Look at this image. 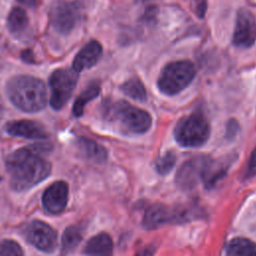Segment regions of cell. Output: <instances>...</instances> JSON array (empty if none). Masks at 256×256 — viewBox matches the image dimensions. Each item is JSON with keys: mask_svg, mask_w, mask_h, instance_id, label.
Instances as JSON below:
<instances>
[{"mask_svg": "<svg viewBox=\"0 0 256 256\" xmlns=\"http://www.w3.org/2000/svg\"><path fill=\"white\" fill-rule=\"evenodd\" d=\"M41 150L40 147H24L8 155L6 168L15 190H27L50 174L51 165L41 155Z\"/></svg>", "mask_w": 256, "mask_h": 256, "instance_id": "1", "label": "cell"}, {"mask_svg": "<svg viewBox=\"0 0 256 256\" xmlns=\"http://www.w3.org/2000/svg\"><path fill=\"white\" fill-rule=\"evenodd\" d=\"M6 92L12 104L24 112H38L47 104V89L44 82L30 75L10 78Z\"/></svg>", "mask_w": 256, "mask_h": 256, "instance_id": "2", "label": "cell"}, {"mask_svg": "<svg viewBox=\"0 0 256 256\" xmlns=\"http://www.w3.org/2000/svg\"><path fill=\"white\" fill-rule=\"evenodd\" d=\"M209 136V122L200 111H194L181 118L174 127V138L182 147H200L207 142Z\"/></svg>", "mask_w": 256, "mask_h": 256, "instance_id": "3", "label": "cell"}, {"mask_svg": "<svg viewBox=\"0 0 256 256\" xmlns=\"http://www.w3.org/2000/svg\"><path fill=\"white\" fill-rule=\"evenodd\" d=\"M107 116L110 121L116 122L127 132L143 134L152 125L151 115L126 101H118L107 107Z\"/></svg>", "mask_w": 256, "mask_h": 256, "instance_id": "4", "label": "cell"}, {"mask_svg": "<svg viewBox=\"0 0 256 256\" xmlns=\"http://www.w3.org/2000/svg\"><path fill=\"white\" fill-rule=\"evenodd\" d=\"M195 77V67L188 60L168 63L157 79L159 90L165 95H176L187 88Z\"/></svg>", "mask_w": 256, "mask_h": 256, "instance_id": "5", "label": "cell"}, {"mask_svg": "<svg viewBox=\"0 0 256 256\" xmlns=\"http://www.w3.org/2000/svg\"><path fill=\"white\" fill-rule=\"evenodd\" d=\"M78 81V73L73 69L60 68L49 78V104L54 110H60L69 101Z\"/></svg>", "mask_w": 256, "mask_h": 256, "instance_id": "6", "label": "cell"}, {"mask_svg": "<svg viewBox=\"0 0 256 256\" xmlns=\"http://www.w3.org/2000/svg\"><path fill=\"white\" fill-rule=\"evenodd\" d=\"M81 18L80 6L72 1H56L50 8L49 20L54 30L62 35L69 34Z\"/></svg>", "mask_w": 256, "mask_h": 256, "instance_id": "7", "label": "cell"}, {"mask_svg": "<svg viewBox=\"0 0 256 256\" xmlns=\"http://www.w3.org/2000/svg\"><path fill=\"white\" fill-rule=\"evenodd\" d=\"M189 219V211L185 208H171L164 204H153L147 208L142 224L147 230L156 229L171 222H181Z\"/></svg>", "mask_w": 256, "mask_h": 256, "instance_id": "8", "label": "cell"}, {"mask_svg": "<svg viewBox=\"0 0 256 256\" xmlns=\"http://www.w3.org/2000/svg\"><path fill=\"white\" fill-rule=\"evenodd\" d=\"M25 237L37 249L49 253L54 251L57 245V234L47 223L33 220L25 229Z\"/></svg>", "mask_w": 256, "mask_h": 256, "instance_id": "9", "label": "cell"}, {"mask_svg": "<svg viewBox=\"0 0 256 256\" xmlns=\"http://www.w3.org/2000/svg\"><path fill=\"white\" fill-rule=\"evenodd\" d=\"M256 41V21L252 12L246 8L238 10L232 42L238 48H249Z\"/></svg>", "mask_w": 256, "mask_h": 256, "instance_id": "10", "label": "cell"}, {"mask_svg": "<svg viewBox=\"0 0 256 256\" xmlns=\"http://www.w3.org/2000/svg\"><path fill=\"white\" fill-rule=\"evenodd\" d=\"M209 160V157L201 155L184 162L176 174L177 185L184 190L194 188L203 180L204 172Z\"/></svg>", "mask_w": 256, "mask_h": 256, "instance_id": "11", "label": "cell"}, {"mask_svg": "<svg viewBox=\"0 0 256 256\" xmlns=\"http://www.w3.org/2000/svg\"><path fill=\"white\" fill-rule=\"evenodd\" d=\"M69 188L65 181L59 180L48 186L42 195V204L50 214H60L66 208Z\"/></svg>", "mask_w": 256, "mask_h": 256, "instance_id": "12", "label": "cell"}, {"mask_svg": "<svg viewBox=\"0 0 256 256\" xmlns=\"http://www.w3.org/2000/svg\"><path fill=\"white\" fill-rule=\"evenodd\" d=\"M5 130L8 134L27 139H45L48 136L44 125L35 120L21 119L12 120L5 124Z\"/></svg>", "mask_w": 256, "mask_h": 256, "instance_id": "13", "label": "cell"}, {"mask_svg": "<svg viewBox=\"0 0 256 256\" xmlns=\"http://www.w3.org/2000/svg\"><path fill=\"white\" fill-rule=\"evenodd\" d=\"M102 46L96 40H91L86 43L76 54L73 60L72 69L76 72H82L94 66L102 55Z\"/></svg>", "mask_w": 256, "mask_h": 256, "instance_id": "14", "label": "cell"}, {"mask_svg": "<svg viewBox=\"0 0 256 256\" xmlns=\"http://www.w3.org/2000/svg\"><path fill=\"white\" fill-rule=\"evenodd\" d=\"M84 253L86 256H112V238L105 232L91 237L84 247Z\"/></svg>", "mask_w": 256, "mask_h": 256, "instance_id": "15", "label": "cell"}, {"mask_svg": "<svg viewBox=\"0 0 256 256\" xmlns=\"http://www.w3.org/2000/svg\"><path fill=\"white\" fill-rule=\"evenodd\" d=\"M7 28L16 37L24 35L29 28V18L26 11L20 7L13 8L7 17Z\"/></svg>", "mask_w": 256, "mask_h": 256, "instance_id": "16", "label": "cell"}, {"mask_svg": "<svg viewBox=\"0 0 256 256\" xmlns=\"http://www.w3.org/2000/svg\"><path fill=\"white\" fill-rule=\"evenodd\" d=\"M77 144L80 152L89 160L97 163H102L107 159L106 149L94 140L81 137L78 139Z\"/></svg>", "mask_w": 256, "mask_h": 256, "instance_id": "17", "label": "cell"}, {"mask_svg": "<svg viewBox=\"0 0 256 256\" xmlns=\"http://www.w3.org/2000/svg\"><path fill=\"white\" fill-rule=\"evenodd\" d=\"M227 256H256V243L244 237L233 238L226 248Z\"/></svg>", "mask_w": 256, "mask_h": 256, "instance_id": "18", "label": "cell"}, {"mask_svg": "<svg viewBox=\"0 0 256 256\" xmlns=\"http://www.w3.org/2000/svg\"><path fill=\"white\" fill-rule=\"evenodd\" d=\"M100 93V84L97 81L89 83V85L82 91V93L76 98L73 104V114L75 117L82 116L84 108L88 102L96 98Z\"/></svg>", "mask_w": 256, "mask_h": 256, "instance_id": "19", "label": "cell"}, {"mask_svg": "<svg viewBox=\"0 0 256 256\" xmlns=\"http://www.w3.org/2000/svg\"><path fill=\"white\" fill-rule=\"evenodd\" d=\"M121 90L123 91L124 94H126L128 97L139 100V101H144L146 100V90L141 82L140 79L136 77H132L125 81L121 85Z\"/></svg>", "mask_w": 256, "mask_h": 256, "instance_id": "20", "label": "cell"}, {"mask_svg": "<svg viewBox=\"0 0 256 256\" xmlns=\"http://www.w3.org/2000/svg\"><path fill=\"white\" fill-rule=\"evenodd\" d=\"M82 233L77 226H69L62 235V250L65 253L72 252L81 242Z\"/></svg>", "mask_w": 256, "mask_h": 256, "instance_id": "21", "label": "cell"}, {"mask_svg": "<svg viewBox=\"0 0 256 256\" xmlns=\"http://www.w3.org/2000/svg\"><path fill=\"white\" fill-rule=\"evenodd\" d=\"M176 162V156L173 152H166L164 155L159 157L155 163L156 170L159 174L165 175L171 171Z\"/></svg>", "mask_w": 256, "mask_h": 256, "instance_id": "22", "label": "cell"}, {"mask_svg": "<svg viewBox=\"0 0 256 256\" xmlns=\"http://www.w3.org/2000/svg\"><path fill=\"white\" fill-rule=\"evenodd\" d=\"M0 256H23L21 246L13 240L0 242Z\"/></svg>", "mask_w": 256, "mask_h": 256, "instance_id": "23", "label": "cell"}, {"mask_svg": "<svg viewBox=\"0 0 256 256\" xmlns=\"http://www.w3.org/2000/svg\"><path fill=\"white\" fill-rule=\"evenodd\" d=\"M244 176H245V178H251V177L256 176V147L254 148V150L251 153Z\"/></svg>", "mask_w": 256, "mask_h": 256, "instance_id": "24", "label": "cell"}, {"mask_svg": "<svg viewBox=\"0 0 256 256\" xmlns=\"http://www.w3.org/2000/svg\"><path fill=\"white\" fill-rule=\"evenodd\" d=\"M155 252V247L153 246H146L139 250L135 256H153Z\"/></svg>", "mask_w": 256, "mask_h": 256, "instance_id": "25", "label": "cell"}, {"mask_svg": "<svg viewBox=\"0 0 256 256\" xmlns=\"http://www.w3.org/2000/svg\"><path fill=\"white\" fill-rule=\"evenodd\" d=\"M19 3L23 4V5H26V6H29V7H33L35 5H37L38 1L39 0H17Z\"/></svg>", "mask_w": 256, "mask_h": 256, "instance_id": "26", "label": "cell"}, {"mask_svg": "<svg viewBox=\"0 0 256 256\" xmlns=\"http://www.w3.org/2000/svg\"><path fill=\"white\" fill-rule=\"evenodd\" d=\"M3 110V102H2V99H1V96H0V114Z\"/></svg>", "mask_w": 256, "mask_h": 256, "instance_id": "27", "label": "cell"}, {"mask_svg": "<svg viewBox=\"0 0 256 256\" xmlns=\"http://www.w3.org/2000/svg\"><path fill=\"white\" fill-rule=\"evenodd\" d=\"M142 1H149V0H142Z\"/></svg>", "mask_w": 256, "mask_h": 256, "instance_id": "28", "label": "cell"}]
</instances>
